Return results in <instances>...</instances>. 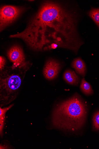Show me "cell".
<instances>
[{
	"mask_svg": "<svg viewBox=\"0 0 99 149\" xmlns=\"http://www.w3.org/2000/svg\"><path fill=\"white\" fill-rule=\"evenodd\" d=\"M74 10L56 1H46L28 21L25 29L11 38L22 40L33 50L59 46L77 52L82 44Z\"/></svg>",
	"mask_w": 99,
	"mask_h": 149,
	"instance_id": "obj_1",
	"label": "cell"
},
{
	"mask_svg": "<svg viewBox=\"0 0 99 149\" xmlns=\"http://www.w3.org/2000/svg\"><path fill=\"white\" fill-rule=\"evenodd\" d=\"M88 107L78 94L58 105L52 114V123L56 128L71 132L80 130L87 119Z\"/></svg>",
	"mask_w": 99,
	"mask_h": 149,
	"instance_id": "obj_2",
	"label": "cell"
},
{
	"mask_svg": "<svg viewBox=\"0 0 99 149\" xmlns=\"http://www.w3.org/2000/svg\"><path fill=\"white\" fill-rule=\"evenodd\" d=\"M2 77L0 82L1 105L7 104L15 99L22 82L21 76L17 74L7 73Z\"/></svg>",
	"mask_w": 99,
	"mask_h": 149,
	"instance_id": "obj_3",
	"label": "cell"
},
{
	"mask_svg": "<svg viewBox=\"0 0 99 149\" xmlns=\"http://www.w3.org/2000/svg\"><path fill=\"white\" fill-rule=\"evenodd\" d=\"M26 9L22 6L10 5L1 6L0 10L1 32L16 21Z\"/></svg>",
	"mask_w": 99,
	"mask_h": 149,
	"instance_id": "obj_4",
	"label": "cell"
},
{
	"mask_svg": "<svg viewBox=\"0 0 99 149\" xmlns=\"http://www.w3.org/2000/svg\"><path fill=\"white\" fill-rule=\"evenodd\" d=\"M7 56L9 60L16 66H25L23 50L19 46L15 45L12 47L8 51Z\"/></svg>",
	"mask_w": 99,
	"mask_h": 149,
	"instance_id": "obj_5",
	"label": "cell"
},
{
	"mask_svg": "<svg viewBox=\"0 0 99 149\" xmlns=\"http://www.w3.org/2000/svg\"><path fill=\"white\" fill-rule=\"evenodd\" d=\"M60 63L56 61L51 59L48 60L44 66V74L47 79L51 80L58 76L61 69Z\"/></svg>",
	"mask_w": 99,
	"mask_h": 149,
	"instance_id": "obj_6",
	"label": "cell"
},
{
	"mask_svg": "<svg viewBox=\"0 0 99 149\" xmlns=\"http://www.w3.org/2000/svg\"><path fill=\"white\" fill-rule=\"evenodd\" d=\"M64 78L66 82L69 84L77 85L79 83L80 78L74 71L68 70L64 74Z\"/></svg>",
	"mask_w": 99,
	"mask_h": 149,
	"instance_id": "obj_7",
	"label": "cell"
},
{
	"mask_svg": "<svg viewBox=\"0 0 99 149\" xmlns=\"http://www.w3.org/2000/svg\"><path fill=\"white\" fill-rule=\"evenodd\" d=\"M72 66L79 74L82 76L85 75L86 67L85 64L80 58L75 59L72 63Z\"/></svg>",
	"mask_w": 99,
	"mask_h": 149,
	"instance_id": "obj_8",
	"label": "cell"
},
{
	"mask_svg": "<svg viewBox=\"0 0 99 149\" xmlns=\"http://www.w3.org/2000/svg\"><path fill=\"white\" fill-rule=\"evenodd\" d=\"M13 105L12 104L8 107L3 108H2L1 107L0 108V134L1 136L2 137L3 135V130L4 125L5 114Z\"/></svg>",
	"mask_w": 99,
	"mask_h": 149,
	"instance_id": "obj_9",
	"label": "cell"
},
{
	"mask_svg": "<svg viewBox=\"0 0 99 149\" xmlns=\"http://www.w3.org/2000/svg\"><path fill=\"white\" fill-rule=\"evenodd\" d=\"M80 88L82 92L86 95H91L93 94V91L90 84L84 79L82 80Z\"/></svg>",
	"mask_w": 99,
	"mask_h": 149,
	"instance_id": "obj_10",
	"label": "cell"
},
{
	"mask_svg": "<svg viewBox=\"0 0 99 149\" xmlns=\"http://www.w3.org/2000/svg\"><path fill=\"white\" fill-rule=\"evenodd\" d=\"M88 14L99 28V8H91V10L88 12Z\"/></svg>",
	"mask_w": 99,
	"mask_h": 149,
	"instance_id": "obj_11",
	"label": "cell"
},
{
	"mask_svg": "<svg viewBox=\"0 0 99 149\" xmlns=\"http://www.w3.org/2000/svg\"><path fill=\"white\" fill-rule=\"evenodd\" d=\"M92 121L93 130L99 131V111L95 113L93 117Z\"/></svg>",
	"mask_w": 99,
	"mask_h": 149,
	"instance_id": "obj_12",
	"label": "cell"
},
{
	"mask_svg": "<svg viewBox=\"0 0 99 149\" xmlns=\"http://www.w3.org/2000/svg\"><path fill=\"white\" fill-rule=\"evenodd\" d=\"M6 63V60L4 58L1 56L0 58V69L1 70L3 69Z\"/></svg>",
	"mask_w": 99,
	"mask_h": 149,
	"instance_id": "obj_13",
	"label": "cell"
}]
</instances>
